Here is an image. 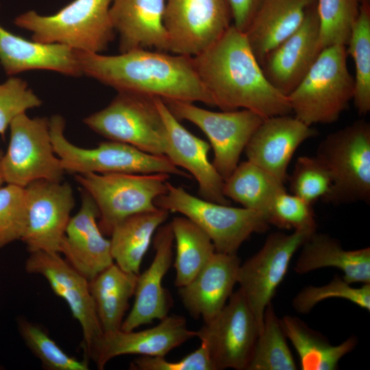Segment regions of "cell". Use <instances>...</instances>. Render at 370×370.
<instances>
[{
	"label": "cell",
	"mask_w": 370,
	"mask_h": 370,
	"mask_svg": "<svg viewBox=\"0 0 370 370\" xmlns=\"http://www.w3.org/2000/svg\"><path fill=\"white\" fill-rule=\"evenodd\" d=\"M193 60L214 106L222 111L247 109L264 119L292 113L288 97L267 79L245 32L233 25Z\"/></svg>",
	"instance_id": "obj_1"
},
{
	"label": "cell",
	"mask_w": 370,
	"mask_h": 370,
	"mask_svg": "<svg viewBox=\"0 0 370 370\" xmlns=\"http://www.w3.org/2000/svg\"><path fill=\"white\" fill-rule=\"evenodd\" d=\"M231 8L233 25L245 32L263 0H227Z\"/></svg>",
	"instance_id": "obj_43"
},
{
	"label": "cell",
	"mask_w": 370,
	"mask_h": 370,
	"mask_svg": "<svg viewBox=\"0 0 370 370\" xmlns=\"http://www.w3.org/2000/svg\"><path fill=\"white\" fill-rule=\"evenodd\" d=\"M41 104L40 99L21 78L10 76L0 84V136L4 137L16 116Z\"/></svg>",
	"instance_id": "obj_41"
},
{
	"label": "cell",
	"mask_w": 370,
	"mask_h": 370,
	"mask_svg": "<svg viewBox=\"0 0 370 370\" xmlns=\"http://www.w3.org/2000/svg\"><path fill=\"white\" fill-rule=\"evenodd\" d=\"M25 269L28 273L44 277L53 293L66 301L81 326L84 351L86 358H90L103 332L90 292L89 281L59 253H30Z\"/></svg>",
	"instance_id": "obj_16"
},
{
	"label": "cell",
	"mask_w": 370,
	"mask_h": 370,
	"mask_svg": "<svg viewBox=\"0 0 370 370\" xmlns=\"http://www.w3.org/2000/svg\"><path fill=\"white\" fill-rule=\"evenodd\" d=\"M317 134L315 129L295 116H271L263 120L244 151L247 160L284 184L294 153L301 144Z\"/></svg>",
	"instance_id": "obj_20"
},
{
	"label": "cell",
	"mask_w": 370,
	"mask_h": 370,
	"mask_svg": "<svg viewBox=\"0 0 370 370\" xmlns=\"http://www.w3.org/2000/svg\"><path fill=\"white\" fill-rule=\"evenodd\" d=\"M166 0H112V23L121 53L136 49L169 51L164 24Z\"/></svg>",
	"instance_id": "obj_24"
},
{
	"label": "cell",
	"mask_w": 370,
	"mask_h": 370,
	"mask_svg": "<svg viewBox=\"0 0 370 370\" xmlns=\"http://www.w3.org/2000/svg\"><path fill=\"white\" fill-rule=\"evenodd\" d=\"M176 244L175 285L188 283L216 251L208 234L186 217H175L170 222Z\"/></svg>",
	"instance_id": "obj_32"
},
{
	"label": "cell",
	"mask_w": 370,
	"mask_h": 370,
	"mask_svg": "<svg viewBox=\"0 0 370 370\" xmlns=\"http://www.w3.org/2000/svg\"><path fill=\"white\" fill-rule=\"evenodd\" d=\"M289 181L291 193L311 205L323 200L332 184L328 169L316 156H299Z\"/></svg>",
	"instance_id": "obj_38"
},
{
	"label": "cell",
	"mask_w": 370,
	"mask_h": 370,
	"mask_svg": "<svg viewBox=\"0 0 370 370\" xmlns=\"http://www.w3.org/2000/svg\"><path fill=\"white\" fill-rule=\"evenodd\" d=\"M316 156L328 169L331 189L322 200L332 204L370 201V124L358 120L328 135Z\"/></svg>",
	"instance_id": "obj_6"
},
{
	"label": "cell",
	"mask_w": 370,
	"mask_h": 370,
	"mask_svg": "<svg viewBox=\"0 0 370 370\" xmlns=\"http://www.w3.org/2000/svg\"><path fill=\"white\" fill-rule=\"evenodd\" d=\"M286 336L270 303L265 309L262 329L258 332L247 370H295Z\"/></svg>",
	"instance_id": "obj_33"
},
{
	"label": "cell",
	"mask_w": 370,
	"mask_h": 370,
	"mask_svg": "<svg viewBox=\"0 0 370 370\" xmlns=\"http://www.w3.org/2000/svg\"><path fill=\"white\" fill-rule=\"evenodd\" d=\"M347 45L355 66L354 103L358 113L365 115L370 110V4H360Z\"/></svg>",
	"instance_id": "obj_34"
},
{
	"label": "cell",
	"mask_w": 370,
	"mask_h": 370,
	"mask_svg": "<svg viewBox=\"0 0 370 370\" xmlns=\"http://www.w3.org/2000/svg\"><path fill=\"white\" fill-rule=\"evenodd\" d=\"M301 251L293 267L298 274L334 267L343 273L349 284H370V247L345 250L340 242L328 234H311L301 245Z\"/></svg>",
	"instance_id": "obj_27"
},
{
	"label": "cell",
	"mask_w": 370,
	"mask_h": 370,
	"mask_svg": "<svg viewBox=\"0 0 370 370\" xmlns=\"http://www.w3.org/2000/svg\"><path fill=\"white\" fill-rule=\"evenodd\" d=\"M0 64L8 76L31 70L82 75L75 50L63 45L42 43L14 34L0 25Z\"/></svg>",
	"instance_id": "obj_25"
},
{
	"label": "cell",
	"mask_w": 370,
	"mask_h": 370,
	"mask_svg": "<svg viewBox=\"0 0 370 370\" xmlns=\"http://www.w3.org/2000/svg\"><path fill=\"white\" fill-rule=\"evenodd\" d=\"M26 226L21 241L29 253L60 254V245L75 206L68 183L38 180L24 188Z\"/></svg>",
	"instance_id": "obj_15"
},
{
	"label": "cell",
	"mask_w": 370,
	"mask_h": 370,
	"mask_svg": "<svg viewBox=\"0 0 370 370\" xmlns=\"http://www.w3.org/2000/svg\"><path fill=\"white\" fill-rule=\"evenodd\" d=\"M170 175L153 173H84L76 181L95 201L99 212L98 225L103 234L133 214L158 207L154 201L167 191Z\"/></svg>",
	"instance_id": "obj_8"
},
{
	"label": "cell",
	"mask_w": 370,
	"mask_h": 370,
	"mask_svg": "<svg viewBox=\"0 0 370 370\" xmlns=\"http://www.w3.org/2000/svg\"><path fill=\"white\" fill-rule=\"evenodd\" d=\"M360 4H370V0H359Z\"/></svg>",
	"instance_id": "obj_45"
},
{
	"label": "cell",
	"mask_w": 370,
	"mask_h": 370,
	"mask_svg": "<svg viewBox=\"0 0 370 370\" xmlns=\"http://www.w3.org/2000/svg\"><path fill=\"white\" fill-rule=\"evenodd\" d=\"M18 330L27 347L48 370H88L87 360L67 354L40 325L24 318L17 321Z\"/></svg>",
	"instance_id": "obj_36"
},
{
	"label": "cell",
	"mask_w": 370,
	"mask_h": 370,
	"mask_svg": "<svg viewBox=\"0 0 370 370\" xmlns=\"http://www.w3.org/2000/svg\"><path fill=\"white\" fill-rule=\"evenodd\" d=\"M359 0H317L318 51L333 45L347 46L360 12Z\"/></svg>",
	"instance_id": "obj_35"
},
{
	"label": "cell",
	"mask_w": 370,
	"mask_h": 370,
	"mask_svg": "<svg viewBox=\"0 0 370 370\" xmlns=\"http://www.w3.org/2000/svg\"><path fill=\"white\" fill-rule=\"evenodd\" d=\"M173 242L171 223L161 225L153 238V260L145 271L138 275L134 302L121 330H134L168 316L173 301L169 291L162 286V280L173 261Z\"/></svg>",
	"instance_id": "obj_21"
},
{
	"label": "cell",
	"mask_w": 370,
	"mask_h": 370,
	"mask_svg": "<svg viewBox=\"0 0 370 370\" xmlns=\"http://www.w3.org/2000/svg\"><path fill=\"white\" fill-rule=\"evenodd\" d=\"M330 298L347 299L369 312L370 284L354 287L343 277L335 275L327 284L304 288L293 299V306L299 313L307 314L316 304Z\"/></svg>",
	"instance_id": "obj_37"
},
{
	"label": "cell",
	"mask_w": 370,
	"mask_h": 370,
	"mask_svg": "<svg viewBox=\"0 0 370 370\" xmlns=\"http://www.w3.org/2000/svg\"><path fill=\"white\" fill-rule=\"evenodd\" d=\"M138 275L115 262L89 281L99 323L103 333L121 330L129 300L134 295Z\"/></svg>",
	"instance_id": "obj_29"
},
{
	"label": "cell",
	"mask_w": 370,
	"mask_h": 370,
	"mask_svg": "<svg viewBox=\"0 0 370 370\" xmlns=\"http://www.w3.org/2000/svg\"><path fill=\"white\" fill-rule=\"evenodd\" d=\"M84 123L110 140L156 156L166 154V130L153 97L118 92L109 105L86 117Z\"/></svg>",
	"instance_id": "obj_9"
},
{
	"label": "cell",
	"mask_w": 370,
	"mask_h": 370,
	"mask_svg": "<svg viewBox=\"0 0 370 370\" xmlns=\"http://www.w3.org/2000/svg\"><path fill=\"white\" fill-rule=\"evenodd\" d=\"M112 0H73L51 15L29 10L14 25L42 43L65 45L75 51L101 53L114 38L110 8Z\"/></svg>",
	"instance_id": "obj_3"
},
{
	"label": "cell",
	"mask_w": 370,
	"mask_h": 370,
	"mask_svg": "<svg viewBox=\"0 0 370 370\" xmlns=\"http://www.w3.org/2000/svg\"><path fill=\"white\" fill-rule=\"evenodd\" d=\"M75 52L82 75L118 92L214 106L198 75L193 57L147 49L112 56Z\"/></svg>",
	"instance_id": "obj_2"
},
{
	"label": "cell",
	"mask_w": 370,
	"mask_h": 370,
	"mask_svg": "<svg viewBox=\"0 0 370 370\" xmlns=\"http://www.w3.org/2000/svg\"><path fill=\"white\" fill-rule=\"evenodd\" d=\"M9 128V145L1 159L4 182L25 188L38 180L62 182L66 172L53 147L49 119L23 113Z\"/></svg>",
	"instance_id": "obj_10"
},
{
	"label": "cell",
	"mask_w": 370,
	"mask_h": 370,
	"mask_svg": "<svg viewBox=\"0 0 370 370\" xmlns=\"http://www.w3.org/2000/svg\"><path fill=\"white\" fill-rule=\"evenodd\" d=\"M169 215L168 210L158 207L130 216L117 223L110 235L114 262L123 270L138 275L154 233Z\"/></svg>",
	"instance_id": "obj_28"
},
{
	"label": "cell",
	"mask_w": 370,
	"mask_h": 370,
	"mask_svg": "<svg viewBox=\"0 0 370 370\" xmlns=\"http://www.w3.org/2000/svg\"><path fill=\"white\" fill-rule=\"evenodd\" d=\"M284 188V183L246 160L238 163L224 180L223 192L228 199L243 208L260 212L266 217L274 197Z\"/></svg>",
	"instance_id": "obj_31"
},
{
	"label": "cell",
	"mask_w": 370,
	"mask_h": 370,
	"mask_svg": "<svg viewBox=\"0 0 370 370\" xmlns=\"http://www.w3.org/2000/svg\"><path fill=\"white\" fill-rule=\"evenodd\" d=\"M65 125L64 119L59 114L49 119L53 147L66 173H164L191 177L166 156L147 153L126 143L108 140L95 148L78 147L65 137Z\"/></svg>",
	"instance_id": "obj_5"
},
{
	"label": "cell",
	"mask_w": 370,
	"mask_h": 370,
	"mask_svg": "<svg viewBox=\"0 0 370 370\" xmlns=\"http://www.w3.org/2000/svg\"><path fill=\"white\" fill-rule=\"evenodd\" d=\"M258 334L256 320L240 288L214 318L196 331L215 370H247Z\"/></svg>",
	"instance_id": "obj_13"
},
{
	"label": "cell",
	"mask_w": 370,
	"mask_h": 370,
	"mask_svg": "<svg viewBox=\"0 0 370 370\" xmlns=\"http://www.w3.org/2000/svg\"><path fill=\"white\" fill-rule=\"evenodd\" d=\"M133 370H215L206 346H200L178 361H168L162 356H140L130 365Z\"/></svg>",
	"instance_id": "obj_42"
},
{
	"label": "cell",
	"mask_w": 370,
	"mask_h": 370,
	"mask_svg": "<svg viewBox=\"0 0 370 370\" xmlns=\"http://www.w3.org/2000/svg\"><path fill=\"white\" fill-rule=\"evenodd\" d=\"M194 337L196 331L188 329L183 317L168 315L149 329L103 333L90 359L99 369H103L111 359L122 355L165 357L172 349Z\"/></svg>",
	"instance_id": "obj_19"
},
{
	"label": "cell",
	"mask_w": 370,
	"mask_h": 370,
	"mask_svg": "<svg viewBox=\"0 0 370 370\" xmlns=\"http://www.w3.org/2000/svg\"><path fill=\"white\" fill-rule=\"evenodd\" d=\"M312 206L284 188L275 195L269 208L267 222L280 229L316 231Z\"/></svg>",
	"instance_id": "obj_39"
},
{
	"label": "cell",
	"mask_w": 370,
	"mask_h": 370,
	"mask_svg": "<svg viewBox=\"0 0 370 370\" xmlns=\"http://www.w3.org/2000/svg\"><path fill=\"white\" fill-rule=\"evenodd\" d=\"M317 2L306 12L300 26L271 49L260 66L269 83L288 96L306 75L319 52Z\"/></svg>",
	"instance_id": "obj_17"
},
{
	"label": "cell",
	"mask_w": 370,
	"mask_h": 370,
	"mask_svg": "<svg viewBox=\"0 0 370 370\" xmlns=\"http://www.w3.org/2000/svg\"><path fill=\"white\" fill-rule=\"evenodd\" d=\"M227 0H166L164 24L169 51L195 56L232 24Z\"/></svg>",
	"instance_id": "obj_14"
},
{
	"label": "cell",
	"mask_w": 370,
	"mask_h": 370,
	"mask_svg": "<svg viewBox=\"0 0 370 370\" xmlns=\"http://www.w3.org/2000/svg\"><path fill=\"white\" fill-rule=\"evenodd\" d=\"M3 155V152L0 151V186H2V184L4 183V180L2 176L1 173V159Z\"/></svg>",
	"instance_id": "obj_44"
},
{
	"label": "cell",
	"mask_w": 370,
	"mask_h": 370,
	"mask_svg": "<svg viewBox=\"0 0 370 370\" xmlns=\"http://www.w3.org/2000/svg\"><path fill=\"white\" fill-rule=\"evenodd\" d=\"M155 101L166 130L165 156L174 165L186 169L195 177L201 198L230 205V199L223 192L224 180L208 160L210 145L185 128L171 113L163 99L155 97Z\"/></svg>",
	"instance_id": "obj_18"
},
{
	"label": "cell",
	"mask_w": 370,
	"mask_h": 370,
	"mask_svg": "<svg viewBox=\"0 0 370 370\" xmlns=\"http://www.w3.org/2000/svg\"><path fill=\"white\" fill-rule=\"evenodd\" d=\"M317 0H263L245 32L258 62L293 33Z\"/></svg>",
	"instance_id": "obj_26"
},
{
	"label": "cell",
	"mask_w": 370,
	"mask_h": 370,
	"mask_svg": "<svg viewBox=\"0 0 370 370\" xmlns=\"http://www.w3.org/2000/svg\"><path fill=\"white\" fill-rule=\"evenodd\" d=\"M346 46L323 49L297 87L287 96L292 113L307 125L336 121L354 95Z\"/></svg>",
	"instance_id": "obj_4"
},
{
	"label": "cell",
	"mask_w": 370,
	"mask_h": 370,
	"mask_svg": "<svg viewBox=\"0 0 370 370\" xmlns=\"http://www.w3.org/2000/svg\"><path fill=\"white\" fill-rule=\"evenodd\" d=\"M284 332L297 352L302 370H335L340 360L357 344L351 336L338 345H332L322 334L309 328L295 317L280 319Z\"/></svg>",
	"instance_id": "obj_30"
},
{
	"label": "cell",
	"mask_w": 370,
	"mask_h": 370,
	"mask_svg": "<svg viewBox=\"0 0 370 370\" xmlns=\"http://www.w3.org/2000/svg\"><path fill=\"white\" fill-rule=\"evenodd\" d=\"M27 221L24 188L0 186V248L21 240Z\"/></svg>",
	"instance_id": "obj_40"
},
{
	"label": "cell",
	"mask_w": 370,
	"mask_h": 370,
	"mask_svg": "<svg viewBox=\"0 0 370 370\" xmlns=\"http://www.w3.org/2000/svg\"><path fill=\"white\" fill-rule=\"evenodd\" d=\"M99 217L95 201L84 191L81 207L71 217L60 245L64 259L88 281L114 262L110 241L97 221Z\"/></svg>",
	"instance_id": "obj_22"
},
{
	"label": "cell",
	"mask_w": 370,
	"mask_h": 370,
	"mask_svg": "<svg viewBox=\"0 0 370 370\" xmlns=\"http://www.w3.org/2000/svg\"><path fill=\"white\" fill-rule=\"evenodd\" d=\"M180 121H188L208 137L214 151L212 164L223 180L239 163L241 155L264 118L247 110L214 112L192 102L163 100Z\"/></svg>",
	"instance_id": "obj_11"
},
{
	"label": "cell",
	"mask_w": 370,
	"mask_h": 370,
	"mask_svg": "<svg viewBox=\"0 0 370 370\" xmlns=\"http://www.w3.org/2000/svg\"><path fill=\"white\" fill-rule=\"evenodd\" d=\"M314 232L272 233L257 253L241 263L237 284L255 317L258 332L263 325L265 309L285 277L292 257Z\"/></svg>",
	"instance_id": "obj_12"
},
{
	"label": "cell",
	"mask_w": 370,
	"mask_h": 370,
	"mask_svg": "<svg viewBox=\"0 0 370 370\" xmlns=\"http://www.w3.org/2000/svg\"><path fill=\"white\" fill-rule=\"evenodd\" d=\"M241 260L236 254L215 251L198 273L179 287L184 308L195 319L208 323L226 304L237 284Z\"/></svg>",
	"instance_id": "obj_23"
},
{
	"label": "cell",
	"mask_w": 370,
	"mask_h": 370,
	"mask_svg": "<svg viewBox=\"0 0 370 370\" xmlns=\"http://www.w3.org/2000/svg\"><path fill=\"white\" fill-rule=\"evenodd\" d=\"M154 204L191 220L208 234L220 253L236 254L253 234L264 232L269 226L260 212L209 201L169 182L166 193L156 198Z\"/></svg>",
	"instance_id": "obj_7"
}]
</instances>
